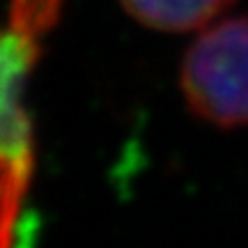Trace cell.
I'll list each match as a JSON object with an SVG mask.
<instances>
[{"label":"cell","instance_id":"obj_1","mask_svg":"<svg viewBox=\"0 0 248 248\" xmlns=\"http://www.w3.org/2000/svg\"><path fill=\"white\" fill-rule=\"evenodd\" d=\"M39 32L9 18L0 28V248H16L32 177L28 78L39 58Z\"/></svg>","mask_w":248,"mask_h":248},{"label":"cell","instance_id":"obj_3","mask_svg":"<svg viewBox=\"0 0 248 248\" xmlns=\"http://www.w3.org/2000/svg\"><path fill=\"white\" fill-rule=\"evenodd\" d=\"M126 14L159 32H191L218 21L232 0H120Z\"/></svg>","mask_w":248,"mask_h":248},{"label":"cell","instance_id":"obj_2","mask_svg":"<svg viewBox=\"0 0 248 248\" xmlns=\"http://www.w3.org/2000/svg\"><path fill=\"white\" fill-rule=\"evenodd\" d=\"M186 104L221 129L248 126V16L218 18L186 48L179 71Z\"/></svg>","mask_w":248,"mask_h":248}]
</instances>
